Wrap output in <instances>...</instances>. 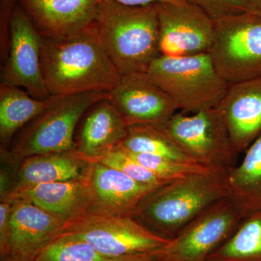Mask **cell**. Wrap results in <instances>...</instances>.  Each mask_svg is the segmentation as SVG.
<instances>
[{
	"instance_id": "6da1fadb",
	"label": "cell",
	"mask_w": 261,
	"mask_h": 261,
	"mask_svg": "<svg viewBox=\"0 0 261 261\" xmlns=\"http://www.w3.org/2000/svg\"><path fill=\"white\" fill-rule=\"evenodd\" d=\"M43 77L51 96L109 92L121 79L94 23L68 37H42Z\"/></svg>"
},
{
	"instance_id": "7a4b0ae2",
	"label": "cell",
	"mask_w": 261,
	"mask_h": 261,
	"mask_svg": "<svg viewBox=\"0 0 261 261\" xmlns=\"http://www.w3.org/2000/svg\"><path fill=\"white\" fill-rule=\"evenodd\" d=\"M94 24L105 50L121 76L147 72L161 56L158 3L127 6L103 1Z\"/></svg>"
},
{
	"instance_id": "3957f363",
	"label": "cell",
	"mask_w": 261,
	"mask_h": 261,
	"mask_svg": "<svg viewBox=\"0 0 261 261\" xmlns=\"http://www.w3.org/2000/svg\"><path fill=\"white\" fill-rule=\"evenodd\" d=\"M226 171L211 168L169 182L147 195L132 216L151 231L173 238L213 204L227 197Z\"/></svg>"
},
{
	"instance_id": "277c9868",
	"label": "cell",
	"mask_w": 261,
	"mask_h": 261,
	"mask_svg": "<svg viewBox=\"0 0 261 261\" xmlns=\"http://www.w3.org/2000/svg\"><path fill=\"white\" fill-rule=\"evenodd\" d=\"M147 73L184 113L217 107L228 87L208 53L182 57L161 56L152 62Z\"/></svg>"
},
{
	"instance_id": "5b68a950",
	"label": "cell",
	"mask_w": 261,
	"mask_h": 261,
	"mask_svg": "<svg viewBox=\"0 0 261 261\" xmlns=\"http://www.w3.org/2000/svg\"><path fill=\"white\" fill-rule=\"evenodd\" d=\"M109 99L106 92L53 96L49 106L32 120L17 141L13 153L17 159L75 149V129L91 106Z\"/></svg>"
},
{
	"instance_id": "8992f818",
	"label": "cell",
	"mask_w": 261,
	"mask_h": 261,
	"mask_svg": "<svg viewBox=\"0 0 261 261\" xmlns=\"http://www.w3.org/2000/svg\"><path fill=\"white\" fill-rule=\"evenodd\" d=\"M158 128L192 162L225 170L234 165L238 153L218 107L191 115L176 112Z\"/></svg>"
},
{
	"instance_id": "52a82bcc",
	"label": "cell",
	"mask_w": 261,
	"mask_h": 261,
	"mask_svg": "<svg viewBox=\"0 0 261 261\" xmlns=\"http://www.w3.org/2000/svg\"><path fill=\"white\" fill-rule=\"evenodd\" d=\"M208 53L228 84L260 77L261 18L245 13L214 20Z\"/></svg>"
},
{
	"instance_id": "ba28073f",
	"label": "cell",
	"mask_w": 261,
	"mask_h": 261,
	"mask_svg": "<svg viewBox=\"0 0 261 261\" xmlns=\"http://www.w3.org/2000/svg\"><path fill=\"white\" fill-rule=\"evenodd\" d=\"M63 233L80 239L113 257L158 251L169 243L130 215L87 211L65 225Z\"/></svg>"
},
{
	"instance_id": "9c48e42d",
	"label": "cell",
	"mask_w": 261,
	"mask_h": 261,
	"mask_svg": "<svg viewBox=\"0 0 261 261\" xmlns=\"http://www.w3.org/2000/svg\"><path fill=\"white\" fill-rule=\"evenodd\" d=\"M245 219L228 197L218 201L156 251L168 261H206L231 238Z\"/></svg>"
},
{
	"instance_id": "30bf717a",
	"label": "cell",
	"mask_w": 261,
	"mask_h": 261,
	"mask_svg": "<svg viewBox=\"0 0 261 261\" xmlns=\"http://www.w3.org/2000/svg\"><path fill=\"white\" fill-rule=\"evenodd\" d=\"M42 44V36L17 5L10 15L8 56L1 84L20 87L37 99L50 97L43 77Z\"/></svg>"
},
{
	"instance_id": "8fae6325",
	"label": "cell",
	"mask_w": 261,
	"mask_h": 261,
	"mask_svg": "<svg viewBox=\"0 0 261 261\" xmlns=\"http://www.w3.org/2000/svg\"><path fill=\"white\" fill-rule=\"evenodd\" d=\"M161 56L182 57L207 53L214 39V20L189 3H158Z\"/></svg>"
},
{
	"instance_id": "7c38bea8",
	"label": "cell",
	"mask_w": 261,
	"mask_h": 261,
	"mask_svg": "<svg viewBox=\"0 0 261 261\" xmlns=\"http://www.w3.org/2000/svg\"><path fill=\"white\" fill-rule=\"evenodd\" d=\"M108 93L109 100L128 126L161 128L178 111L173 99L147 72L122 75L119 83Z\"/></svg>"
},
{
	"instance_id": "4fadbf2b",
	"label": "cell",
	"mask_w": 261,
	"mask_h": 261,
	"mask_svg": "<svg viewBox=\"0 0 261 261\" xmlns=\"http://www.w3.org/2000/svg\"><path fill=\"white\" fill-rule=\"evenodd\" d=\"M11 201L9 233L3 260L33 261L63 233L65 222L21 199Z\"/></svg>"
},
{
	"instance_id": "5bb4252c",
	"label": "cell",
	"mask_w": 261,
	"mask_h": 261,
	"mask_svg": "<svg viewBox=\"0 0 261 261\" xmlns=\"http://www.w3.org/2000/svg\"><path fill=\"white\" fill-rule=\"evenodd\" d=\"M88 162L85 180L90 204L87 211L132 216L140 202L160 187L136 181L97 161Z\"/></svg>"
},
{
	"instance_id": "9a60e30c",
	"label": "cell",
	"mask_w": 261,
	"mask_h": 261,
	"mask_svg": "<svg viewBox=\"0 0 261 261\" xmlns=\"http://www.w3.org/2000/svg\"><path fill=\"white\" fill-rule=\"evenodd\" d=\"M217 107L235 152H245L261 135V76L228 84Z\"/></svg>"
},
{
	"instance_id": "2e32d148",
	"label": "cell",
	"mask_w": 261,
	"mask_h": 261,
	"mask_svg": "<svg viewBox=\"0 0 261 261\" xmlns=\"http://www.w3.org/2000/svg\"><path fill=\"white\" fill-rule=\"evenodd\" d=\"M103 0H20L18 4L42 37L73 35L88 28Z\"/></svg>"
},
{
	"instance_id": "e0dca14e",
	"label": "cell",
	"mask_w": 261,
	"mask_h": 261,
	"mask_svg": "<svg viewBox=\"0 0 261 261\" xmlns=\"http://www.w3.org/2000/svg\"><path fill=\"white\" fill-rule=\"evenodd\" d=\"M75 150L87 161L111 152L126 138L128 126L109 99L96 102L84 114Z\"/></svg>"
},
{
	"instance_id": "ac0fdd59",
	"label": "cell",
	"mask_w": 261,
	"mask_h": 261,
	"mask_svg": "<svg viewBox=\"0 0 261 261\" xmlns=\"http://www.w3.org/2000/svg\"><path fill=\"white\" fill-rule=\"evenodd\" d=\"M21 199L68 222L88 210L90 200L85 177L77 181L15 187L3 200Z\"/></svg>"
},
{
	"instance_id": "d6986e66",
	"label": "cell",
	"mask_w": 261,
	"mask_h": 261,
	"mask_svg": "<svg viewBox=\"0 0 261 261\" xmlns=\"http://www.w3.org/2000/svg\"><path fill=\"white\" fill-rule=\"evenodd\" d=\"M241 162L226 170L227 197L244 217L261 212V135L245 151Z\"/></svg>"
},
{
	"instance_id": "ffe728a7",
	"label": "cell",
	"mask_w": 261,
	"mask_h": 261,
	"mask_svg": "<svg viewBox=\"0 0 261 261\" xmlns=\"http://www.w3.org/2000/svg\"><path fill=\"white\" fill-rule=\"evenodd\" d=\"M88 166L75 149L31 156L24 159L16 187L83 179Z\"/></svg>"
},
{
	"instance_id": "44dd1931",
	"label": "cell",
	"mask_w": 261,
	"mask_h": 261,
	"mask_svg": "<svg viewBox=\"0 0 261 261\" xmlns=\"http://www.w3.org/2000/svg\"><path fill=\"white\" fill-rule=\"evenodd\" d=\"M53 96L41 99L14 86L0 85V138L10 142L17 130L32 121L49 106Z\"/></svg>"
},
{
	"instance_id": "7402d4cb",
	"label": "cell",
	"mask_w": 261,
	"mask_h": 261,
	"mask_svg": "<svg viewBox=\"0 0 261 261\" xmlns=\"http://www.w3.org/2000/svg\"><path fill=\"white\" fill-rule=\"evenodd\" d=\"M155 252L113 257L103 254L80 239L62 233L33 261H149Z\"/></svg>"
},
{
	"instance_id": "603a6c76",
	"label": "cell",
	"mask_w": 261,
	"mask_h": 261,
	"mask_svg": "<svg viewBox=\"0 0 261 261\" xmlns=\"http://www.w3.org/2000/svg\"><path fill=\"white\" fill-rule=\"evenodd\" d=\"M206 261H261V212L245 218Z\"/></svg>"
},
{
	"instance_id": "cb8c5ba5",
	"label": "cell",
	"mask_w": 261,
	"mask_h": 261,
	"mask_svg": "<svg viewBox=\"0 0 261 261\" xmlns=\"http://www.w3.org/2000/svg\"><path fill=\"white\" fill-rule=\"evenodd\" d=\"M118 146L128 152L162 156L181 162H192L168 140L162 130L156 127L129 126L128 135Z\"/></svg>"
},
{
	"instance_id": "d4e9b609",
	"label": "cell",
	"mask_w": 261,
	"mask_h": 261,
	"mask_svg": "<svg viewBox=\"0 0 261 261\" xmlns=\"http://www.w3.org/2000/svg\"><path fill=\"white\" fill-rule=\"evenodd\" d=\"M126 151L140 164L147 168L160 180L166 184L187 177L194 173L205 172L211 168H215L207 167L195 163L174 161L162 156L136 153Z\"/></svg>"
},
{
	"instance_id": "484cf974",
	"label": "cell",
	"mask_w": 261,
	"mask_h": 261,
	"mask_svg": "<svg viewBox=\"0 0 261 261\" xmlns=\"http://www.w3.org/2000/svg\"><path fill=\"white\" fill-rule=\"evenodd\" d=\"M90 161H97L109 167L116 168L136 181L142 183L157 187L166 185L120 146H118L108 153Z\"/></svg>"
},
{
	"instance_id": "4316f807",
	"label": "cell",
	"mask_w": 261,
	"mask_h": 261,
	"mask_svg": "<svg viewBox=\"0 0 261 261\" xmlns=\"http://www.w3.org/2000/svg\"><path fill=\"white\" fill-rule=\"evenodd\" d=\"M202 10L213 20L250 13L248 0H186Z\"/></svg>"
},
{
	"instance_id": "83f0119b",
	"label": "cell",
	"mask_w": 261,
	"mask_h": 261,
	"mask_svg": "<svg viewBox=\"0 0 261 261\" xmlns=\"http://www.w3.org/2000/svg\"><path fill=\"white\" fill-rule=\"evenodd\" d=\"M20 0H0V51L2 61L8 56L10 15Z\"/></svg>"
},
{
	"instance_id": "f1b7e54d",
	"label": "cell",
	"mask_w": 261,
	"mask_h": 261,
	"mask_svg": "<svg viewBox=\"0 0 261 261\" xmlns=\"http://www.w3.org/2000/svg\"><path fill=\"white\" fill-rule=\"evenodd\" d=\"M11 201L3 200L0 204V255L4 257L9 233V221Z\"/></svg>"
},
{
	"instance_id": "f546056e",
	"label": "cell",
	"mask_w": 261,
	"mask_h": 261,
	"mask_svg": "<svg viewBox=\"0 0 261 261\" xmlns=\"http://www.w3.org/2000/svg\"><path fill=\"white\" fill-rule=\"evenodd\" d=\"M103 1L115 2L127 6H145L155 3H171L180 5L187 3L186 0H103Z\"/></svg>"
},
{
	"instance_id": "4dcf8cb0",
	"label": "cell",
	"mask_w": 261,
	"mask_h": 261,
	"mask_svg": "<svg viewBox=\"0 0 261 261\" xmlns=\"http://www.w3.org/2000/svg\"><path fill=\"white\" fill-rule=\"evenodd\" d=\"M250 13L261 18V0H248Z\"/></svg>"
},
{
	"instance_id": "1f68e13d",
	"label": "cell",
	"mask_w": 261,
	"mask_h": 261,
	"mask_svg": "<svg viewBox=\"0 0 261 261\" xmlns=\"http://www.w3.org/2000/svg\"><path fill=\"white\" fill-rule=\"evenodd\" d=\"M156 253V252H155ZM157 254V253H156ZM149 261H168L166 260H165V259L162 258V257H160L159 255H156V257H154V259H152V260H149Z\"/></svg>"
},
{
	"instance_id": "d6a6232c",
	"label": "cell",
	"mask_w": 261,
	"mask_h": 261,
	"mask_svg": "<svg viewBox=\"0 0 261 261\" xmlns=\"http://www.w3.org/2000/svg\"><path fill=\"white\" fill-rule=\"evenodd\" d=\"M2 261H13V260H3Z\"/></svg>"
}]
</instances>
